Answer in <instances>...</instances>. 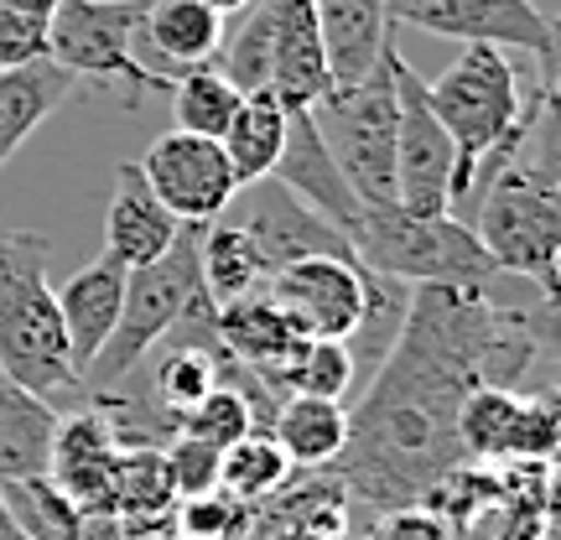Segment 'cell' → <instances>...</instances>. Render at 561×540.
Listing matches in <instances>:
<instances>
[{
  "instance_id": "cell-24",
  "label": "cell",
  "mask_w": 561,
  "mask_h": 540,
  "mask_svg": "<svg viewBox=\"0 0 561 540\" xmlns=\"http://www.w3.org/2000/svg\"><path fill=\"white\" fill-rule=\"evenodd\" d=\"M411 280H396V276H380V271H364V307H359V322L354 333L343 338V354H348V369H354V395L364 384L375 380V369L390 359V348L401 338L405 328V312H411Z\"/></svg>"
},
{
  "instance_id": "cell-32",
  "label": "cell",
  "mask_w": 561,
  "mask_h": 540,
  "mask_svg": "<svg viewBox=\"0 0 561 540\" xmlns=\"http://www.w3.org/2000/svg\"><path fill=\"white\" fill-rule=\"evenodd\" d=\"M0 504L16 520L26 540H83V509L62 499L58 489L42 479H5L0 483Z\"/></svg>"
},
{
  "instance_id": "cell-7",
  "label": "cell",
  "mask_w": 561,
  "mask_h": 540,
  "mask_svg": "<svg viewBox=\"0 0 561 540\" xmlns=\"http://www.w3.org/2000/svg\"><path fill=\"white\" fill-rule=\"evenodd\" d=\"M396 115H401V104H396V79H390V47L364 83L328 89L312 104L322 146L339 161L343 182L354 187L364 208L396 203Z\"/></svg>"
},
{
  "instance_id": "cell-34",
  "label": "cell",
  "mask_w": 561,
  "mask_h": 540,
  "mask_svg": "<svg viewBox=\"0 0 561 540\" xmlns=\"http://www.w3.org/2000/svg\"><path fill=\"white\" fill-rule=\"evenodd\" d=\"M291 473V462L280 458V447L271 441V432H250V437L229 441L219 458V494L240 504H261L280 489V479Z\"/></svg>"
},
{
  "instance_id": "cell-19",
  "label": "cell",
  "mask_w": 561,
  "mask_h": 540,
  "mask_svg": "<svg viewBox=\"0 0 561 540\" xmlns=\"http://www.w3.org/2000/svg\"><path fill=\"white\" fill-rule=\"evenodd\" d=\"M322 37V58H328V79L333 89H354L380 68L385 47H390V16L385 0H312Z\"/></svg>"
},
{
  "instance_id": "cell-18",
  "label": "cell",
  "mask_w": 561,
  "mask_h": 540,
  "mask_svg": "<svg viewBox=\"0 0 561 540\" xmlns=\"http://www.w3.org/2000/svg\"><path fill=\"white\" fill-rule=\"evenodd\" d=\"M182 223L157 203V193L146 187L136 161L115 166V187H110V208H104V255H115L121 265H151L178 244Z\"/></svg>"
},
{
  "instance_id": "cell-15",
  "label": "cell",
  "mask_w": 561,
  "mask_h": 540,
  "mask_svg": "<svg viewBox=\"0 0 561 540\" xmlns=\"http://www.w3.org/2000/svg\"><path fill=\"white\" fill-rule=\"evenodd\" d=\"M121 441L110 421L83 405L58 416L53 432V458H47V483L83 515H115V473H121Z\"/></svg>"
},
{
  "instance_id": "cell-12",
  "label": "cell",
  "mask_w": 561,
  "mask_h": 540,
  "mask_svg": "<svg viewBox=\"0 0 561 540\" xmlns=\"http://www.w3.org/2000/svg\"><path fill=\"white\" fill-rule=\"evenodd\" d=\"M136 166L146 177V187L157 193L161 208L178 223H198V229L224 219L234 193H240L219 140L187 136V130H167L161 140H151Z\"/></svg>"
},
{
  "instance_id": "cell-20",
  "label": "cell",
  "mask_w": 561,
  "mask_h": 540,
  "mask_svg": "<svg viewBox=\"0 0 561 540\" xmlns=\"http://www.w3.org/2000/svg\"><path fill=\"white\" fill-rule=\"evenodd\" d=\"M125 276H130V265H121L115 255H100V261L83 265L79 276L53 286V301H58V318H62V333H68V354H73L79 380H83V364L100 354V343L110 338V328L121 318Z\"/></svg>"
},
{
  "instance_id": "cell-39",
  "label": "cell",
  "mask_w": 561,
  "mask_h": 540,
  "mask_svg": "<svg viewBox=\"0 0 561 540\" xmlns=\"http://www.w3.org/2000/svg\"><path fill=\"white\" fill-rule=\"evenodd\" d=\"M489 540H546L551 536V504H530V499H500L483 509Z\"/></svg>"
},
{
  "instance_id": "cell-22",
  "label": "cell",
  "mask_w": 561,
  "mask_h": 540,
  "mask_svg": "<svg viewBox=\"0 0 561 540\" xmlns=\"http://www.w3.org/2000/svg\"><path fill=\"white\" fill-rule=\"evenodd\" d=\"M348 525H354L348 489L328 468H291L276 494L255 504V536H271V530H322V536L348 540Z\"/></svg>"
},
{
  "instance_id": "cell-23",
  "label": "cell",
  "mask_w": 561,
  "mask_h": 540,
  "mask_svg": "<svg viewBox=\"0 0 561 540\" xmlns=\"http://www.w3.org/2000/svg\"><path fill=\"white\" fill-rule=\"evenodd\" d=\"M219 343L244 364V369H255L265 384L307 338L297 333V322L276 307V297L261 286V291L234 297L229 307H219Z\"/></svg>"
},
{
  "instance_id": "cell-28",
  "label": "cell",
  "mask_w": 561,
  "mask_h": 540,
  "mask_svg": "<svg viewBox=\"0 0 561 540\" xmlns=\"http://www.w3.org/2000/svg\"><path fill=\"white\" fill-rule=\"evenodd\" d=\"M280 140H286V104L271 100V94H244L234 120L224 125V157H229V172L240 187L271 177V166L280 157Z\"/></svg>"
},
{
  "instance_id": "cell-11",
  "label": "cell",
  "mask_w": 561,
  "mask_h": 540,
  "mask_svg": "<svg viewBox=\"0 0 561 540\" xmlns=\"http://www.w3.org/2000/svg\"><path fill=\"white\" fill-rule=\"evenodd\" d=\"M458 441L468 462H510V458H557L561 405L551 390L525 395L504 384L468 390L458 411Z\"/></svg>"
},
{
  "instance_id": "cell-40",
  "label": "cell",
  "mask_w": 561,
  "mask_h": 540,
  "mask_svg": "<svg viewBox=\"0 0 561 540\" xmlns=\"http://www.w3.org/2000/svg\"><path fill=\"white\" fill-rule=\"evenodd\" d=\"M359 540H458V530L442 520V515H432V509L411 504V509L375 515V520L359 530Z\"/></svg>"
},
{
  "instance_id": "cell-5",
  "label": "cell",
  "mask_w": 561,
  "mask_h": 540,
  "mask_svg": "<svg viewBox=\"0 0 561 540\" xmlns=\"http://www.w3.org/2000/svg\"><path fill=\"white\" fill-rule=\"evenodd\" d=\"M348 250L364 271L411 280V286H489L500 276L483 255L479 234L453 214H405L401 203L390 208H364L359 223L348 229Z\"/></svg>"
},
{
  "instance_id": "cell-36",
  "label": "cell",
  "mask_w": 561,
  "mask_h": 540,
  "mask_svg": "<svg viewBox=\"0 0 561 540\" xmlns=\"http://www.w3.org/2000/svg\"><path fill=\"white\" fill-rule=\"evenodd\" d=\"M182 432L187 437L208 441V447H229V441L250 437V432H261V421H255V411H250V401H244L240 390H229V384H214L208 395H203L187 416H182Z\"/></svg>"
},
{
  "instance_id": "cell-3",
  "label": "cell",
  "mask_w": 561,
  "mask_h": 540,
  "mask_svg": "<svg viewBox=\"0 0 561 540\" xmlns=\"http://www.w3.org/2000/svg\"><path fill=\"white\" fill-rule=\"evenodd\" d=\"M0 375L58 416L89 405L47 280V234L32 229H0Z\"/></svg>"
},
{
  "instance_id": "cell-21",
  "label": "cell",
  "mask_w": 561,
  "mask_h": 540,
  "mask_svg": "<svg viewBox=\"0 0 561 540\" xmlns=\"http://www.w3.org/2000/svg\"><path fill=\"white\" fill-rule=\"evenodd\" d=\"M224 42V16L203 0H146V16H140V42L151 53V73L161 79H178L187 68L214 62Z\"/></svg>"
},
{
  "instance_id": "cell-26",
  "label": "cell",
  "mask_w": 561,
  "mask_h": 540,
  "mask_svg": "<svg viewBox=\"0 0 561 540\" xmlns=\"http://www.w3.org/2000/svg\"><path fill=\"white\" fill-rule=\"evenodd\" d=\"M68 89H73V79L53 58H37L26 68H5L0 73V172L21 151V140L68 100Z\"/></svg>"
},
{
  "instance_id": "cell-44",
  "label": "cell",
  "mask_w": 561,
  "mask_h": 540,
  "mask_svg": "<svg viewBox=\"0 0 561 540\" xmlns=\"http://www.w3.org/2000/svg\"><path fill=\"white\" fill-rule=\"evenodd\" d=\"M0 540H26L16 530V520H11V515H5V504H0Z\"/></svg>"
},
{
  "instance_id": "cell-43",
  "label": "cell",
  "mask_w": 561,
  "mask_h": 540,
  "mask_svg": "<svg viewBox=\"0 0 561 540\" xmlns=\"http://www.w3.org/2000/svg\"><path fill=\"white\" fill-rule=\"evenodd\" d=\"M255 540H339V536H322V530H271V536H255Z\"/></svg>"
},
{
  "instance_id": "cell-38",
  "label": "cell",
  "mask_w": 561,
  "mask_h": 540,
  "mask_svg": "<svg viewBox=\"0 0 561 540\" xmlns=\"http://www.w3.org/2000/svg\"><path fill=\"white\" fill-rule=\"evenodd\" d=\"M161 458H167V479H172V489H178V504L182 499H203V494L219 489V458H224L219 447H208V441L178 432V437L161 447Z\"/></svg>"
},
{
  "instance_id": "cell-6",
  "label": "cell",
  "mask_w": 561,
  "mask_h": 540,
  "mask_svg": "<svg viewBox=\"0 0 561 540\" xmlns=\"http://www.w3.org/2000/svg\"><path fill=\"white\" fill-rule=\"evenodd\" d=\"M198 240L203 229L198 223H182L178 244L151 265H136L125 276V297H121V318L110 328V338L100 343V354L83 364V390H89V405L110 395L121 380H130L146 354L157 348L172 322L182 318V307L193 301L198 291Z\"/></svg>"
},
{
  "instance_id": "cell-8",
  "label": "cell",
  "mask_w": 561,
  "mask_h": 540,
  "mask_svg": "<svg viewBox=\"0 0 561 540\" xmlns=\"http://www.w3.org/2000/svg\"><path fill=\"white\" fill-rule=\"evenodd\" d=\"M140 16L146 0H58L47 16V58L68 79L130 83L136 94H161L172 79H161L140 58Z\"/></svg>"
},
{
  "instance_id": "cell-2",
  "label": "cell",
  "mask_w": 561,
  "mask_h": 540,
  "mask_svg": "<svg viewBox=\"0 0 561 540\" xmlns=\"http://www.w3.org/2000/svg\"><path fill=\"white\" fill-rule=\"evenodd\" d=\"M483 255L500 276L530 280L546 301H557V261H561V187H557V110L546 104L530 136L504 161L483 198L468 214Z\"/></svg>"
},
{
  "instance_id": "cell-14",
  "label": "cell",
  "mask_w": 561,
  "mask_h": 540,
  "mask_svg": "<svg viewBox=\"0 0 561 540\" xmlns=\"http://www.w3.org/2000/svg\"><path fill=\"white\" fill-rule=\"evenodd\" d=\"M265 291L276 307L297 322L301 338L343 343L359 322L364 307V265L333 261V255H307L297 265H280L276 276H265Z\"/></svg>"
},
{
  "instance_id": "cell-42",
  "label": "cell",
  "mask_w": 561,
  "mask_h": 540,
  "mask_svg": "<svg viewBox=\"0 0 561 540\" xmlns=\"http://www.w3.org/2000/svg\"><path fill=\"white\" fill-rule=\"evenodd\" d=\"M5 11H16V16H32V21H47L58 11V0H0Z\"/></svg>"
},
{
  "instance_id": "cell-25",
  "label": "cell",
  "mask_w": 561,
  "mask_h": 540,
  "mask_svg": "<svg viewBox=\"0 0 561 540\" xmlns=\"http://www.w3.org/2000/svg\"><path fill=\"white\" fill-rule=\"evenodd\" d=\"M53 432H58V411L0 375V483L42 479L53 458Z\"/></svg>"
},
{
  "instance_id": "cell-29",
  "label": "cell",
  "mask_w": 561,
  "mask_h": 540,
  "mask_svg": "<svg viewBox=\"0 0 561 540\" xmlns=\"http://www.w3.org/2000/svg\"><path fill=\"white\" fill-rule=\"evenodd\" d=\"M198 286L214 307H229L234 297H250L265 286V265L255 255V244L244 240L229 219L203 223L198 240Z\"/></svg>"
},
{
  "instance_id": "cell-45",
  "label": "cell",
  "mask_w": 561,
  "mask_h": 540,
  "mask_svg": "<svg viewBox=\"0 0 561 540\" xmlns=\"http://www.w3.org/2000/svg\"><path fill=\"white\" fill-rule=\"evenodd\" d=\"M203 5H214V11H219V16H234V11H244V5H250V0H203Z\"/></svg>"
},
{
  "instance_id": "cell-30",
  "label": "cell",
  "mask_w": 561,
  "mask_h": 540,
  "mask_svg": "<svg viewBox=\"0 0 561 540\" xmlns=\"http://www.w3.org/2000/svg\"><path fill=\"white\" fill-rule=\"evenodd\" d=\"M167 515H178V489L167 479L161 447H125L121 473H115V520H121V530L167 520Z\"/></svg>"
},
{
  "instance_id": "cell-37",
  "label": "cell",
  "mask_w": 561,
  "mask_h": 540,
  "mask_svg": "<svg viewBox=\"0 0 561 540\" xmlns=\"http://www.w3.org/2000/svg\"><path fill=\"white\" fill-rule=\"evenodd\" d=\"M178 530L187 540H250L255 536V504H240L229 494H203L178 504Z\"/></svg>"
},
{
  "instance_id": "cell-1",
  "label": "cell",
  "mask_w": 561,
  "mask_h": 540,
  "mask_svg": "<svg viewBox=\"0 0 561 540\" xmlns=\"http://www.w3.org/2000/svg\"><path fill=\"white\" fill-rule=\"evenodd\" d=\"M551 312L557 301L536 312L504 307L489 286H416L401 338L354 395L343 452L328 462L348 504L369 515L411 509L442 473L468 462L458 441L468 390H515L551 338Z\"/></svg>"
},
{
  "instance_id": "cell-41",
  "label": "cell",
  "mask_w": 561,
  "mask_h": 540,
  "mask_svg": "<svg viewBox=\"0 0 561 540\" xmlns=\"http://www.w3.org/2000/svg\"><path fill=\"white\" fill-rule=\"evenodd\" d=\"M47 58V21L16 16L0 5V73L5 68H26V62Z\"/></svg>"
},
{
  "instance_id": "cell-27",
  "label": "cell",
  "mask_w": 561,
  "mask_h": 540,
  "mask_svg": "<svg viewBox=\"0 0 561 540\" xmlns=\"http://www.w3.org/2000/svg\"><path fill=\"white\" fill-rule=\"evenodd\" d=\"M348 437V405L322 395H286L271 416V441L291 468H328Z\"/></svg>"
},
{
  "instance_id": "cell-16",
  "label": "cell",
  "mask_w": 561,
  "mask_h": 540,
  "mask_svg": "<svg viewBox=\"0 0 561 540\" xmlns=\"http://www.w3.org/2000/svg\"><path fill=\"white\" fill-rule=\"evenodd\" d=\"M271 177H276L286 193H297L318 219L333 223L343 240H348V229L359 223L364 203L354 198V187L343 182L339 161L328 157L312 110H286V140H280V157H276V166H271Z\"/></svg>"
},
{
  "instance_id": "cell-33",
  "label": "cell",
  "mask_w": 561,
  "mask_h": 540,
  "mask_svg": "<svg viewBox=\"0 0 561 540\" xmlns=\"http://www.w3.org/2000/svg\"><path fill=\"white\" fill-rule=\"evenodd\" d=\"M265 390L286 401V395H322V401H343L354 390V369H348V354L343 343H328V338H307L280 364L276 375L265 380Z\"/></svg>"
},
{
  "instance_id": "cell-35",
  "label": "cell",
  "mask_w": 561,
  "mask_h": 540,
  "mask_svg": "<svg viewBox=\"0 0 561 540\" xmlns=\"http://www.w3.org/2000/svg\"><path fill=\"white\" fill-rule=\"evenodd\" d=\"M214 384H219L214 359H208L203 348H182V343H167V354L151 364V375H140V390H146L167 416H178V426Z\"/></svg>"
},
{
  "instance_id": "cell-31",
  "label": "cell",
  "mask_w": 561,
  "mask_h": 540,
  "mask_svg": "<svg viewBox=\"0 0 561 540\" xmlns=\"http://www.w3.org/2000/svg\"><path fill=\"white\" fill-rule=\"evenodd\" d=\"M167 94H172V120H178V130H187V136H208V140L224 136V125L234 120V110H240V100H244L240 89L224 79L214 62L178 73Z\"/></svg>"
},
{
  "instance_id": "cell-17",
  "label": "cell",
  "mask_w": 561,
  "mask_h": 540,
  "mask_svg": "<svg viewBox=\"0 0 561 540\" xmlns=\"http://www.w3.org/2000/svg\"><path fill=\"white\" fill-rule=\"evenodd\" d=\"M265 5H271V100L286 110H312L333 89L312 0H265Z\"/></svg>"
},
{
  "instance_id": "cell-46",
  "label": "cell",
  "mask_w": 561,
  "mask_h": 540,
  "mask_svg": "<svg viewBox=\"0 0 561 540\" xmlns=\"http://www.w3.org/2000/svg\"><path fill=\"white\" fill-rule=\"evenodd\" d=\"M161 540H187V536H182V530H172V536H161Z\"/></svg>"
},
{
  "instance_id": "cell-13",
  "label": "cell",
  "mask_w": 561,
  "mask_h": 540,
  "mask_svg": "<svg viewBox=\"0 0 561 540\" xmlns=\"http://www.w3.org/2000/svg\"><path fill=\"white\" fill-rule=\"evenodd\" d=\"M229 208H240V214H229V223L255 244L265 276H276L280 265H297V261H307V255L354 261V250H348V240H343L339 229L328 219H318V214H312L297 193H286L276 177H261V182H250V187H240Z\"/></svg>"
},
{
  "instance_id": "cell-9",
  "label": "cell",
  "mask_w": 561,
  "mask_h": 540,
  "mask_svg": "<svg viewBox=\"0 0 561 540\" xmlns=\"http://www.w3.org/2000/svg\"><path fill=\"white\" fill-rule=\"evenodd\" d=\"M385 16L453 42L530 53L541 79H557V26L536 11V0H385Z\"/></svg>"
},
{
  "instance_id": "cell-10",
  "label": "cell",
  "mask_w": 561,
  "mask_h": 540,
  "mask_svg": "<svg viewBox=\"0 0 561 540\" xmlns=\"http://www.w3.org/2000/svg\"><path fill=\"white\" fill-rule=\"evenodd\" d=\"M390 79H396V203L405 214H447L453 193V140L426 104V79L390 47Z\"/></svg>"
},
{
  "instance_id": "cell-4",
  "label": "cell",
  "mask_w": 561,
  "mask_h": 540,
  "mask_svg": "<svg viewBox=\"0 0 561 540\" xmlns=\"http://www.w3.org/2000/svg\"><path fill=\"white\" fill-rule=\"evenodd\" d=\"M551 100H557V94H551V79H536L525 89L520 68L510 62L504 47L462 42L458 62L442 68L437 79L426 83V104H432V115L442 120L447 140H453V193H447V214H453V203L462 198L473 166H479L494 146L520 136Z\"/></svg>"
}]
</instances>
